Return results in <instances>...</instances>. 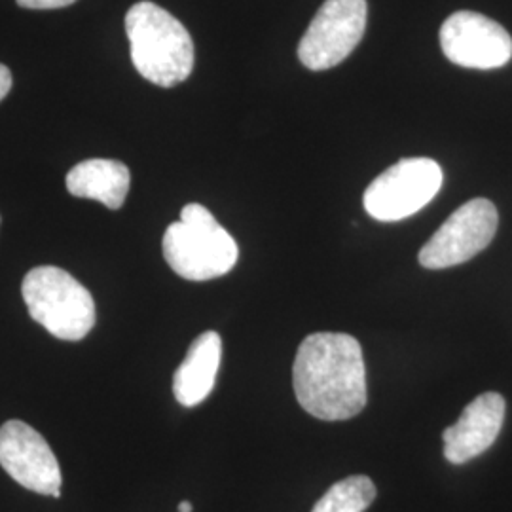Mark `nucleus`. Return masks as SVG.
<instances>
[{"label": "nucleus", "mask_w": 512, "mask_h": 512, "mask_svg": "<svg viewBox=\"0 0 512 512\" xmlns=\"http://www.w3.org/2000/svg\"><path fill=\"white\" fill-rule=\"evenodd\" d=\"M300 406L313 418H355L368 401L366 366L357 338L342 332H315L302 340L293 366Z\"/></svg>", "instance_id": "nucleus-1"}, {"label": "nucleus", "mask_w": 512, "mask_h": 512, "mask_svg": "<svg viewBox=\"0 0 512 512\" xmlns=\"http://www.w3.org/2000/svg\"><path fill=\"white\" fill-rule=\"evenodd\" d=\"M131 61L139 74L160 86L173 88L194 69V40L183 23L154 2H137L126 16Z\"/></svg>", "instance_id": "nucleus-2"}, {"label": "nucleus", "mask_w": 512, "mask_h": 512, "mask_svg": "<svg viewBox=\"0 0 512 512\" xmlns=\"http://www.w3.org/2000/svg\"><path fill=\"white\" fill-rule=\"evenodd\" d=\"M162 247L169 268L188 281L226 275L239 256L236 239L200 203H188L181 220L169 224Z\"/></svg>", "instance_id": "nucleus-3"}, {"label": "nucleus", "mask_w": 512, "mask_h": 512, "mask_svg": "<svg viewBox=\"0 0 512 512\" xmlns=\"http://www.w3.org/2000/svg\"><path fill=\"white\" fill-rule=\"evenodd\" d=\"M21 294L29 315L59 340L78 342L95 325L92 294L57 266L33 268L23 279Z\"/></svg>", "instance_id": "nucleus-4"}, {"label": "nucleus", "mask_w": 512, "mask_h": 512, "mask_svg": "<svg viewBox=\"0 0 512 512\" xmlns=\"http://www.w3.org/2000/svg\"><path fill=\"white\" fill-rule=\"evenodd\" d=\"M442 179V167L435 160L404 158L366 188V213L382 222L408 219L439 194Z\"/></svg>", "instance_id": "nucleus-5"}, {"label": "nucleus", "mask_w": 512, "mask_h": 512, "mask_svg": "<svg viewBox=\"0 0 512 512\" xmlns=\"http://www.w3.org/2000/svg\"><path fill=\"white\" fill-rule=\"evenodd\" d=\"M366 0H327L298 44V59L310 71H329L348 59L365 37Z\"/></svg>", "instance_id": "nucleus-6"}, {"label": "nucleus", "mask_w": 512, "mask_h": 512, "mask_svg": "<svg viewBox=\"0 0 512 512\" xmlns=\"http://www.w3.org/2000/svg\"><path fill=\"white\" fill-rule=\"evenodd\" d=\"M497 224L499 215L490 200L475 198L461 205L421 247V266L444 270L471 260L492 243Z\"/></svg>", "instance_id": "nucleus-7"}, {"label": "nucleus", "mask_w": 512, "mask_h": 512, "mask_svg": "<svg viewBox=\"0 0 512 512\" xmlns=\"http://www.w3.org/2000/svg\"><path fill=\"white\" fill-rule=\"evenodd\" d=\"M444 55L465 69L490 71L507 65L512 38L503 25L478 12H456L440 27Z\"/></svg>", "instance_id": "nucleus-8"}, {"label": "nucleus", "mask_w": 512, "mask_h": 512, "mask_svg": "<svg viewBox=\"0 0 512 512\" xmlns=\"http://www.w3.org/2000/svg\"><path fill=\"white\" fill-rule=\"evenodd\" d=\"M0 465L23 488L61 497V469L54 450L31 425L19 420L0 427Z\"/></svg>", "instance_id": "nucleus-9"}, {"label": "nucleus", "mask_w": 512, "mask_h": 512, "mask_svg": "<svg viewBox=\"0 0 512 512\" xmlns=\"http://www.w3.org/2000/svg\"><path fill=\"white\" fill-rule=\"evenodd\" d=\"M505 399L499 393H482L467 404L459 420L442 433L444 458L454 465L484 454L501 433Z\"/></svg>", "instance_id": "nucleus-10"}, {"label": "nucleus", "mask_w": 512, "mask_h": 512, "mask_svg": "<svg viewBox=\"0 0 512 512\" xmlns=\"http://www.w3.org/2000/svg\"><path fill=\"white\" fill-rule=\"evenodd\" d=\"M222 357V340L215 330L200 334L173 376V393L179 403L192 408L203 403L215 387Z\"/></svg>", "instance_id": "nucleus-11"}, {"label": "nucleus", "mask_w": 512, "mask_h": 512, "mask_svg": "<svg viewBox=\"0 0 512 512\" xmlns=\"http://www.w3.org/2000/svg\"><path fill=\"white\" fill-rule=\"evenodd\" d=\"M129 184L128 165L118 160H86L74 165L67 175V190L74 198L95 200L112 211L120 209L126 202Z\"/></svg>", "instance_id": "nucleus-12"}, {"label": "nucleus", "mask_w": 512, "mask_h": 512, "mask_svg": "<svg viewBox=\"0 0 512 512\" xmlns=\"http://www.w3.org/2000/svg\"><path fill=\"white\" fill-rule=\"evenodd\" d=\"M374 499L376 486L368 476H348L330 486L311 512H365Z\"/></svg>", "instance_id": "nucleus-13"}, {"label": "nucleus", "mask_w": 512, "mask_h": 512, "mask_svg": "<svg viewBox=\"0 0 512 512\" xmlns=\"http://www.w3.org/2000/svg\"><path fill=\"white\" fill-rule=\"evenodd\" d=\"M76 0H18L21 8L29 10H55V8H65L71 6Z\"/></svg>", "instance_id": "nucleus-14"}, {"label": "nucleus", "mask_w": 512, "mask_h": 512, "mask_svg": "<svg viewBox=\"0 0 512 512\" xmlns=\"http://www.w3.org/2000/svg\"><path fill=\"white\" fill-rule=\"evenodd\" d=\"M12 90V73L6 65L0 63V101Z\"/></svg>", "instance_id": "nucleus-15"}, {"label": "nucleus", "mask_w": 512, "mask_h": 512, "mask_svg": "<svg viewBox=\"0 0 512 512\" xmlns=\"http://www.w3.org/2000/svg\"><path fill=\"white\" fill-rule=\"evenodd\" d=\"M192 503L190 501H183V503H179V512H192Z\"/></svg>", "instance_id": "nucleus-16"}]
</instances>
